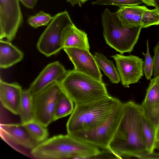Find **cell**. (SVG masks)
Instances as JSON below:
<instances>
[{
	"instance_id": "10",
	"label": "cell",
	"mask_w": 159,
	"mask_h": 159,
	"mask_svg": "<svg viewBox=\"0 0 159 159\" xmlns=\"http://www.w3.org/2000/svg\"><path fill=\"white\" fill-rule=\"evenodd\" d=\"M115 60L122 85L128 87L138 82L143 75L142 59L133 55L116 54L111 56Z\"/></svg>"
},
{
	"instance_id": "38",
	"label": "cell",
	"mask_w": 159,
	"mask_h": 159,
	"mask_svg": "<svg viewBox=\"0 0 159 159\" xmlns=\"http://www.w3.org/2000/svg\"><path fill=\"white\" fill-rule=\"evenodd\" d=\"M158 76H159V75H158Z\"/></svg>"
},
{
	"instance_id": "14",
	"label": "cell",
	"mask_w": 159,
	"mask_h": 159,
	"mask_svg": "<svg viewBox=\"0 0 159 159\" xmlns=\"http://www.w3.org/2000/svg\"><path fill=\"white\" fill-rule=\"evenodd\" d=\"M23 90L16 83L0 80V100L3 107L12 113L19 115Z\"/></svg>"
},
{
	"instance_id": "11",
	"label": "cell",
	"mask_w": 159,
	"mask_h": 159,
	"mask_svg": "<svg viewBox=\"0 0 159 159\" xmlns=\"http://www.w3.org/2000/svg\"><path fill=\"white\" fill-rule=\"evenodd\" d=\"M1 138L16 150L22 148L31 151L38 144L30 136L21 124H1Z\"/></svg>"
},
{
	"instance_id": "29",
	"label": "cell",
	"mask_w": 159,
	"mask_h": 159,
	"mask_svg": "<svg viewBox=\"0 0 159 159\" xmlns=\"http://www.w3.org/2000/svg\"><path fill=\"white\" fill-rule=\"evenodd\" d=\"M152 59L153 75L154 77H156L159 75V42L154 48V56Z\"/></svg>"
},
{
	"instance_id": "19",
	"label": "cell",
	"mask_w": 159,
	"mask_h": 159,
	"mask_svg": "<svg viewBox=\"0 0 159 159\" xmlns=\"http://www.w3.org/2000/svg\"><path fill=\"white\" fill-rule=\"evenodd\" d=\"M141 129L147 151L149 153L154 152L156 129L145 115L143 111L141 116Z\"/></svg>"
},
{
	"instance_id": "4",
	"label": "cell",
	"mask_w": 159,
	"mask_h": 159,
	"mask_svg": "<svg viewBox=\"0 0 159 159\" xmlns=\"http://www.w3.org/2000/svg\"><path fill=\"white\" fill-rule=\"evenodd\" d=\"M62 90L75 105L99 100L110 95L105 84L74 70L60 82Z\"/></svg>"
},
{
	"instance_id": "21",
	"label": "cell",
	"mask_w": 159,
	"mask_h": 159,
	"mask_svg": "<svg viewBox=\"0 0 159 159\" xmlns=\"http://www.w3.org/2000/svg\"><path fill=\"white\" fill-rule=\"evenodd\" d=\"M22 124L31 138L38 144L48 138L49 133L47 126L38 121L33 120Z\"/></svg>"
},
{
	"instance_id": "18",
	"label": "cell",
	"mask_w": 159,
	"mask_h": 159,
	"mask_svg": "<svg viewBox=\"0 0 159 159\" xmlns=\"http://www.w3.org/2000/svg\"><path fill=\"white\" fill-rule=\"evenodd\" d=\"M94 59L99 68L109 79L111 83L118 84L120 80V77L113 62L102 53L95 52Z\"/></svg>"
},
{
	"instance_id": "30",
	"label": "cell",
	"mask_w": 159,
	"mask_h": 159,
	"mask_svg": "<svg viewBox=\"0 0 159 159\" xmlns=\"http://www.w3.org/2000/svg\"><path fill=\"white\" fill-rule=\"evenodd\" d=\"M26 8L31 9L34 8L37 4L38 0H19Z\"/></svg>"
},
{
	"instance_id": "13",
	"label": "cell",
	"mask_w": 159,
	"mask_h": 159,
	"mask_svg": "<svg viewBox=\"0 0 159 159\" xmlns=\"http://www.w3.org/2000/svg\"><path fill=\"white\" fill-rule=\"evenodd\" d=\"M68 71L58 61L50 63L41 72L28 89L33 96L50 85L57 82H60Z\"/></svg>"
},
{
	"instance_id": "9",
	"label": "cell",
	"mask_w": 159,
	"mask_h": 159,
	"mask_svg": "<svg viewBox=\"0 0 159 159\" xmlns=\"http://www.w3.org/2000/svg\"><path fill=\"white\" fill-rule=\"evenodd\" d=\"M19 0H0V39L11 42L23 19Z\"/></svg>"
},
{
	"instance_id": "37",
	"label": "cell",
	"mask_w": 159,
	"mask_h": 159,
	"mask_svg": "<svg viewBox=\"0 0 159 159\" xmlns=\"http://www.w3.org/2000/svg\"><path fill=\"white\" fill-rule=\"evenodd\" d=\"M89 0H81V4L82 5L84 3L86 2Z\"/></svg>"
},
{
	"instance_id": "15",
	"label": "cell",
	"mask_w": 159,
	"mask_h": 159,
	"mask_svg": "<svg viewBox=\"0 0 159 159\" xmlns=\"http://www.w3.org/2000/svg\"><path fill=\"white\" fill-rule=\"evenodd\" d=\"M70 47L88 50L90 49L87 34L78 28L73 23L66 27L64 36L63 49Z\"/></svg>"
},
{
	"instance_id": "3",
	"label": "cell",
	"mask_w": 159,
	"mask_h": 159,
	"mask_svg": "<svg viewBox=\"0 0 159 159\" xmlns=\"http://www.w3.org/2000/svg\"><path fill=\"white\" fill-rule=\"evenodd\" d=\"M122 103L117 98L110 95L93 102L75 105L67 122V134L88 129L102 124Z\"/></svg>"
},
{
	"instance_id": "6",
	"label": "cell",
	"mask_w": 159,
	"mask_h": 159,
	"mask_svg": "<svg viewBox=\"0 0 159 159\" xmlns=\"http://www.w3.org/2000/svg\"><path fill=\"white\" fill-rule=\"evenodd\" d=\"M72 23L66 11L54 16L39 39L37 44L39 51L47 57H50L63 49L65 29Z\"/></svg>"
},
{
	"instance_id": "2",
	"label": "cell",
	"mask_w": 159,
	"mask_h": 159,
	"mask_svg": "<svg viewBox=\"0 0 159 159\" xmlns=\"http://www.w3.org/2000/svg\"><path fill=\"white\" fill-rule=\"evenodd\" d=\"M100 151L98 147L67 134L48 139L32 149L30 154L38 159H90Z\"/></svg>"
},
{
	"instance_id": "25",
	"label": "cell",
	"mask_w": 159,
	"mask_h": 159,
	"mask_svg": "<svg viewBox=\"0 0 159 159\" xmlns=\"http://www.w3.org/2000/svg\"><path fill=\"white\" fill-rule=\"evenodd\" d=\"M159 25V11L156 8L151 10L148 9L144 11L141 21L142 28Z\"/></svg>"
},
{
	"instance_id": "26",
	"label": "cell",
	"mask_w": 159,
	"mask_h": 159,
	"mask_svg": "<svg viewBox=\"0 0 159 159\" xmlns=\"http://www.w3.org/2000/svg\"><path fill=\"white\" fill-rule=\"evenodd\" d=\"M143 3L142 0H97L92 2L93 5H113L121 7L124 6L139 5Z\"/></svg>"
},
{
	"instance_id": "33",
	"label": "cell",
	"mask_w": 159,
	"mask_h": 159,
	"mask_svg": "<svg viewBox=\"0 0 159 159\" xmlns=\"http://www.w3.org/2000/svg\"><path fill=\"white\" fill-rule=\"evenodd\" d=\"M143 3L149 6L154 7L153 0H142Z\"/></svg>"
},
{
	"instance_id": "16",
	"label": "cell",
	"mask_w": 159,
	"mask_h": 159,
	"mask_svg": "<svg viewBox=\"0 0 159 159\" xmlns=\"http://www.w3.org/2000/svg\"><path fill=\"white\" fill-rule=\"evenodd\" d=\"M148 9L144 6H126L120 7L116 13L123 25L134 27L141 26L142 15Z\"/></svg>"
},
{
	"instance_id": "31",
	"label": "cell",
	"mask_w": 159,
	"mask_h": 159,
	"mask_svg": "<svg viewBox=\"0 0 159 159\" xmlns=\"http://www.w3.org/2000/svg\"><path fill=\"white\" fill-rule=\"evenodd\" d=\"M144 159H159V152H148L145 156Z\"/></svg>"
},
{
	"instance_id": "17",
	"label": "cell",
	"mask_w": 159,
	"mask_h": 159,
	"mask_svg": "<svg viewBox=\"0 0 159 159\" xmlns=\"http://www.w3.org/2000/svg\"><path fill=\"white\" fill-rule=\"evenodd\" d=\"M24 57L23 52L10 42L0 40V67L9 68L21 61Z\"/></svg>"
},
{
	"instance_id": "23",
	"label": "cell",
	"mask_w": 159,
	"mask_h": 159,
	"mask_svg": "<svg viewBox=\"0 0 159 159\" xmlns=\"http://www.w3.org/2000/svg\"><path fill=\"white\" fill-rule=\"evenodd\" d=\"M159 102V78L158 76L151 79L147 89L145 98L141 105L152 106Z\"/></svg>"
},
{
	"instance_id": "20",
	"label": "cell",
	"mask_w": 159,
	"mask_h": 159,
	"mask_svg": "<svg viewBox=\"0 0 159 159\" xmlns=\"http://www.w3.org/2000/svg\"><path fill=\"white\" fill-rule=\"evenodd\" d=\"M19 115L22 124L34 120L33 96L28 89L23 90Z\"/></svg>"
},
{
	"instance_id": "36",
	"label": "cell",
	"mask_w": 159,
	"mask_h": 159,
	"mask_svg": "<svg viewBox=\"0 0 159 159\" xmlns=\"http://www.w3.org/2000/svg\"><path fill=\"white\" fill-rule=\"evenodd\" d=\"M155 149H158L159 150V141H156L155 146Z\"/></svg>"
},
{
	"instance_id": "22",
	"label": "cell",
	"mask_w": 159,
	"mask_h": 159,
	"mask_svg": "<svg viewBox=\"0 0 159 159\" xmlns=\"http://www.w3.org/2000/svg\"><path fill=\"white\" fill-rule=\"evenodd\" d=\"M74 104L72 100L62 90L56 103L54 121L71 114L74 108Z\"/></svg>"
},
{
	"instance_id": "7",
	"label": "cell",
	"mask_w": 159,
	"mask_h": 159,
	"mask_svg": "<svg viewBox=\"0 0 159 159\" xmlns=\"http://www.w3.org/2000/svg\"><path fill=\"white\" fill-rule=\"evenodd\" d=\"M123 103L102 124L90 129L69 134L99 148L108 149L109 145L115 134L121 117Z\"/></svg>"
},
{
	"instance_id": "28",
	"label": "cell",
	"mask_w": 159,
	"mask_h": 159,
	"mask_svg": "<svg viewBox=\"0 0 159 159\" xmlns=\"http://www.w3.org/2000/svg\"><path fill=\"white\" fill-rule=\"evenodd\" d=\"M147 51L146 53L142 52L144 57V61L143 64V70L145 76L148 80L151 79L153 71V59L152 58L149 52V42L146 41Z\"/></svg>"
},
{
	"instance_id": "35",
	"label": "cell",
	"mask_w": 159,
	"mask_h": 159,
	"mask_svg": "<svg viewBox=\"0 0 159 159\" xmlns=\"http://www.w3.org/2000/svg\"><path fill=\"white\" fill-rule=\"evenodd\" d=\"M156 141H159V126L156 129Z\"/></svg>"
},
{
	"instance_id": "12",
	"label": "cell",
	"mask_w": 159,
	"mask_h": 159,
	"mask_svg": "<svg viewBox=\"0 0 159 159\" xmlns=\"http://www.w3.org/2000/svg\"><path fill=\"white\" fill-rule=\"evenodd\" d=\"M63 50L73 64L74 70L103 81L100 69L89 50L71 47Z\"/></svg>"
},
{
	"instance_id": "1",
	"label": "cell",
	"mask_w": 159,
	"mask_h": 159,
	"mask_svg": "<svg viewBox=\"0 0 159 159\" xmlns=\"http://www.w3.org/2000/svg\"><path fill=\"white\" fill-rule=\"evenodd\" d=\"M143 112L142 105L133 101L123 103L121 117L108 147V149L118 159H143L149 152L146 150L141 131Z\"/></svg>"
},
{
	"instance_id": "32",
	"label": "cell",
	"mask_w": 159,
	"mask_h": 159,
	"mask_svg": "<svg viewBox=\"0 0 159 159\" xmlns=\"http://www.w3.org/2000/svg\"><path fill=\"white\" fill-rule=\"evenodd\" d=\"M66 2L70 3L72 6H74L75 5H78L80 7H81V0H66Z\"/></svg>"
},
{
	"instance_id": "8",
	"label": "cell",
	"mask_w": 159,
	"mask_h": 159,
	"mask_svg": "<svg viewBox=\"0 0 159 159\" xmlns=\"http://www.w3.org/2000/svg\"><path fill=\"white\" fill-rule=\"evenodd\" d=\"M62 90L60 82H57L33 95L34 120L47 126L54 121L56 103Z\"/></svg>"
},
{
	"instance_id": "27",
	"label": "cell",
	"mask_w": 159,
	"mask_h": 159,
	"mask_svg": "<svg viewBox=\"0 0 159 159\" xmlns=\"http://www.w3.org/2000/svg\"><path fill=\"white\" fill-rule=\"evenodd\" d=\"M141 105L144 113L157 129L159 126V102L152 106Z\"/></svg>"
},
{
	"instance_id": "24",
	"label": "cell",
	"mask_w": 159,
	"mask_h": 159,
	"mask_svg": "<svg viewBox=\"0 0 159 159\" xmlns=\"http://www.w3.org/2000/svg\"><path fill=\"white\" fill-rule=\"evenodd\" d=\"M53 18L50 14L42 11L39 12L34 15L30 16L28 19V24L34 28L47 26Z\"/></svg>"
},
{
	"instance_id": "34",
	"label": "cell",
	"mask_w": 159,
	"mask_h": 159,
	"mask_svg": "<svg viewBox=\"0 0 159 159\" xmlns=\"http://www.w3.org/2000/svg\"><path fill=\"white\" fill-rule=\"evenodd\" d=\"M154 7L159 11V0H153Z\"/></svg>"
},
{
	"instance_id": "5",
	"label": "cell",
	"mask_w": 159,
	"mask_h": 159,
	"mask_svg": "<svg viewBox=\"0 0 159 159\" xmlns=\"http://www.w3.org/2000/svg\"><path fill=\"white\" fill-rule=\"evenodd\" d=\"M101 17L107 44L121 54L131 52L138 41L141 26L129 28L123 25L116 12L107 8L102 13Z\"/></svg>"
}]
</instances>
